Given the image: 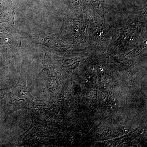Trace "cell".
Instances as JSON below:
<instances>
[{
	"label": "cell",
	"instance_id": "cell-1",
	"mask_svg": "<svg viewBox=\"0 0 147 147\" xmlns=\"http://www.w3.org/2000/svg\"><path fill=\"white\" fill-rule=\"evenodd\" d=\"M5 96V110L7 114L21 109L30 110L38 100L28 89L26 75L24 74H21L16 86Z\"/></svg>",
	"mask_w": 147,
	"mask_h": 147
},
{
	"label": "cell",
	"instance_id": "cell-3",
	"mask_svg": "<svg viewBox=\"0 0 147 147\" xmlns=\"http://www.w3.org/2000/svg\"><path fill=\"white\" fill-rule=\"evenodd\" d=\"M9 91V89H0V99L3 98L5 97V95L8 93Z\"/></svg>",
	"mask_w": 147,
	"mask_h": 147
},
{
	"label": "cell",
	"instance_id": "cell-2",
	"mask_svg": "<svg viewBox=\"0 0 147 147\" xmlns=\"http://www.w3.org/2000/svg\"><path fill=\"white\" fill-rule=\"evenodd\" d=\"M90 28V42L94 47H106L110 42V27L103 18L96 17L91 20Z\"/></svg>",
	"mask_w": 147,
	"mask_h": 147
}]
</instances>
